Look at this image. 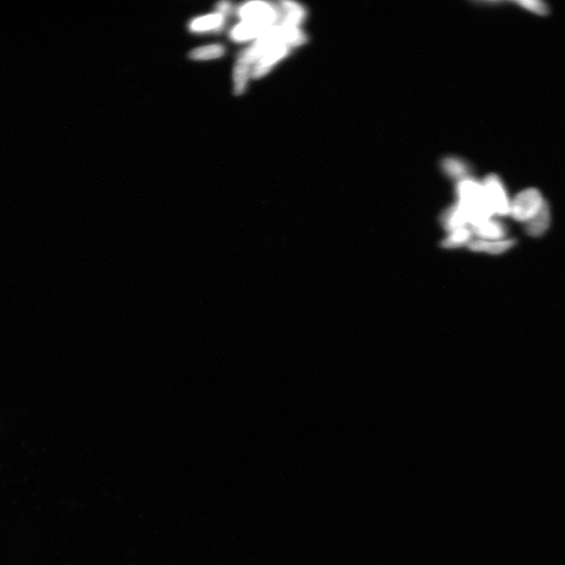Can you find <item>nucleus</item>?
Here are the masks:
<instances>
[{
	"label": "nucleus",
	"instance_id": "obj_1",
	"mask_svg": "<svg viewBox=\"0 0 565 565\" xmlns=\"http://www.w3.org/2000/svg\"><path fill=\"white\" fill-rule=\"evenodd\" d=\"M307 41V36L298 28L272 26L267 32L257 39L253 45L244 51L238 59L250 65H254L267 52L278 46H287L290 48H295L303 45Z\"/></svg>",
	"mask_w": 565,
	"mask_h": 565
},
{
	"label": "nucleus",
	"instance_id": "obj_2",
	"mask_svg": "<svg viewBox=\"0 0 565 565\" xmlns=\"http://www.w3.org/2000/svg\"><path fill=\"white\" fill-rule=\"evenodd\" d=\"M456 192L457 201L467 211L472 227L495 216L485 195L482 183L474 178L469 177L458 181Z\"/></svg>",
	"mask_w": 565,
	"mask_h": 565
},
{
	"label": "nucleus",
	"instance_id": "obj_3",
	"mask_svg": "<svg viewBox=\"0 0 565 565\" xmlns=\"http://www.w3.org/2000/svg\"><path fill=\"white\" fill-rule=\"evenodd\" d=\"M545 202L537 189L524 190L510 201V215L517 222L526 223L540 212Z\"/></svg>",
	"mask_w": 565,
	"mask_h": 565
},
{
	"label": "nucleus",
	"instance_id": "obj_4",
	"mask_svg": "<svg viewBox=\"0 0 565 565\" xmlns=\"http://www.w3.org/2000/svg\"><path fill=\"white\" fill-rule=\"evenodd\" d=\"M481 183L494 215L501 217L510 215L511 201L502 179L497 175L491 174L485 177Z\"/></svg>",
	"mask_w": 565,
	"mask_h": 565
},
{
	"label": "nucleus",
	"instance_id": "obj_5",
	"mask_svg": "<svg viewBox=\"0 0 565 565\" xmlns=\"http://www.w3.org/2000/svg\"><path fill=\"white\" fill-rule=\"evenodd\" d=\"M243 21H251L265 25L274 26L277 22V12L274 4L254 1L244 4L238 11Z\"/></svg>",
	"mask_w": 565,
	"mask_h": 565
},
{
	"label": "nucleus",
	"instance_id": "obj_6",
	"mask_svg": "<svg viewBox=\"0 0 565 565\" xmlns=\"http://www.w3.org/2000/svg\"><path fill=\"white\" fill-rule=\"evenodd\" d=\"M277 22L274 26L298 28L305 17V11L301 5L295 2L283 1L274 3Z\"/></svg>",
	"mask_w": 565,
	"mask_h": 565
},
{
	"label": "nucleus",
	"instance_id": "obj_7",
	"mask_svg": "<svg viewBox=\"0 0 565 565\" xmlns=\"http://www.w3.org/2000/svg\"><path fill=\"white\" fill-rule=\"evenodd\" d=\"M440 221L444 230L448 232L470 225L467 211L458 201L443 211Z\"/></svg>",
	"mask_w": 565,
	"mask_h": 565
},
{
	"label": "nucleus",
	"instance_id": "obj_8",
	"mask_svg": "<svg viewBox=\"0 0 565 565\" xmlns=\"http://www.w3.org/2000/svg\"><path fill=\"white\" fill-rule=\"evenodd\" d=\"M290 49L287 46H281L267 52L253 65L251 77L260 79L267 75L278 62L288 54Z\"/></svg>",
	"mask_w": 565,
	"mask_h": 565
},
{
	"label": "nucleus",
	"instance_id": "obj_9",
	"mask_svg": "<svg viewBox=\"0 0 565 565\" xmlns=\"http://www.w3.org/2000/svg\"><path fill=\"white\" fill-rule=\"evenodd\" d=\"M471 230L480 240L485 241L503 240L507 234L506 225L493 218L473 226Z\"/></svg>",
	"mask_w": 565,
	"mask_h": 565
},
{
	"label": "nucleus",
	"instance_id": "obj_10",
	"mask_svg": "<svg viewBox=\"0 0 565 565\" xmlns=\"http://www.w3.org/2000/svg\"><path fill=\"white\" fill-rule=\"evenodd\" d=\"M516 245L514 239H503L498 241L476 240L468 244V248L474 252H482L489 255H498L505 253Z\"/></svg>",
	"mask_w": 565,
	"mask_h": 565
},
{
	"label": "nucleus",
	"instance_id": "obj_11",
	"mask_svg": "<svg viewBox=\"0 0 565 565\" xmlns=\"http://www.w3.org/2000/svg\"><path fill=\"white\" fill-rule=\"evenodd\" d=\"M270 28V26L260 23L242 21L231 31L230 36L234 41L237 42L248 41L251 39H258Z\"/></svg>",
	"mask_w": 565,
	"mask_h": 565
},
{
	"label": "nucleus",
	"instance_id": "obj_12",
	"mask_svg": "<svg viewBox=\"0 0 565 565\" xmlns=\"http://www.w3.org/2000/svg\"><path fill=\"white\" fill-rule=\"evenodd\" d=\"M551 222V214L548 203L545 202L542 209L538 214L531 218L526 224L527 234L533 237L543 236L550 227Z\"/></svg>",
	"mask_w": 565,
	"mask_h": 565
},
{
	"label": "nucleus",
	"instance_id": "obj_13",
	"mask_svg": "<svg viewBox=\"0 0 565 565\" xmlns=\"http://www.w3.org/2000/svg\"><path fill=\"white\" fill-rule=\"evenodd\" d=\"M225 23V17L215 13L208 15L197 18L190 23V29L194 32H204L220 29Z\"/></svg>",
	"mask_w": 565,
	"mask_h": 565
},
{
	"label": "nucleus",
	"instance_id": "obj_14",
	"mask_svg": "<svg viewBox=\"0 0 565 565\" xmlns=\"http://www.w3.org/2000/svg\"><path fill=\"white\" fill-rule=\"evenodd\" d=\"M445 175L460 181L470 177V167L463 159L458 157H447L441 163Z\"/></svg>",
	"mask_w": 565,
	"mask_h": 565
},
{
	"label": "nucleus",
	"instance_id": "obj_15",
	"mask_svg": "<svg viewBox=\"0 0 565 565\" xmlns=\"http://www.w3.org/2000/svg\"><path fill=\"white\" fill-rule=\"evenodd\" d=\"M473 231L465 227L448 232V235L441 243V247L445 249H456L468 245L471 242Z\"/></svg>",
	"mask_w": 565,
	"mask_h": 565
},
{
	"label": "nucleus",
	"instance_id": "obj_16",
	"mask_svg": "<svg viewBox=\"0 0 565 565\" xmlns=\"http://www.w3.org/2000/svg\"><path fill=\"white\" fill-rule=\"evenodd\" d=\"M251 66L238 59L234 71V92L236 95H241L247 88L250 77H251Z\"/></svg>",
	"mask_w": 565,
	"mask_h": 565
},
{
	"label": "nucleus",
	"instance_id": "obj_17",
	"mask_svg": "<svg viewBox=\"0 0 565 565\" xmlns=\"http://www.w3.org/2000/svg\"><path fill=\"white\" fill-rule=\"evenodd\" d=\"M224 54L225 48L222 45L211 44L192 50L189 56L191 59L197 60V61H204V60L221 58Z\"/></svg>",
	"mask_w": 565,
	"mask_h": 565
},
{
	"label": "nucleus",
	"instance_id": "obj_18",
	"mask_svg": "<svg viewBox=\"0 0 565 565\" xmlns=\"http://www.w3.org/2000/svg\"><path fill=\"white\" fill-rule=\"evenodd\" d=\"M516 4L525 10L533 12L538 15L544 16L549 13L547 4L543 1H538V0H525V1L522 0V1H517Z\"/></svg>",
	"mask_w": 565,
	"mask_h": 565
},
{
	"label": "nucleus",
	"instance_id": "obj_19",
	"mask_svg": "<svg viewBox=\"0 0 565 565\" xmlns=\"http://www.w3.org/2000/svg\"><path fill=\"white\" fill-rule=\"evenodd\" d=\"M232 4L230 2H220L216 6L217 13L223 17L228 15L232 11Z\"/></svg>",
	"mask_w": 565,
	"mask_h": 565
}]
</instances>
